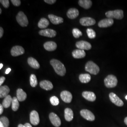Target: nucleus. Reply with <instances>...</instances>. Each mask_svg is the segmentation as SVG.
Segmentation results:
<instances>
[{
  "label": "nucleus",
  "mask_w": 127,
  "mask_h": 127,
  "mask_svg": "<svg viewBox=\"0 0 127 127\" xmlns=\"http://www.w3.org/2000/svg\"><path fill=\"white\" fill-rule=\"evenodd\" d=\"M11 2L15 6H19L21 4V1L20 0H11Z\"/></svg>",
  "instance_id": "nucleus-37"
},
{
  "label": "nucleus",
  "mask_w": 127,
  "mask_h": 127,
  "mask_svg": "<svg viewBox=\"0 0 127 127\" xmlns=\"http://www.w3.org/2000/svg\"><path fill=\"white\" fill-rule=\"evenodd\" d=\"M17 96L19 101L22 102L26 99L27 95L21 89H18L17 91Z\"/></svg>",
  "instance_id": "nucleus-22"
},
{
  "label": "nucleus",
  "mask_w": 127,
  "mask_h": 127,
  "mask_svg": "<svg viewBox=\"0 0 127 127\" xmlns=\"http://www.w3.org/2000/svg\"><path fill=\"white\" fill-rule=\"evenodd\" d=\"M50 102L51 104L54 106H57L59 105V98L56 96H52L50 97Z\"/></svg>",
  "instance_id": "nucleus-35"
},
{
  "label": "nucleus",
  "mask_w": 127,
  "mask_h": 127,
  "mask_svg": "<svg viewBox=\"0 0 127 127\" xmlns=\"http://www.w3.org/2000/svg\"><path fill=\"white\" fill-rule=\"evenodd\" d=\"M3 67V64L2 63L0 64V69H1Z\"/></svg>",
  "instance_id": "nucleus-46"
},
{
  "label": "nucleus",
  "mask_w": 127,
  "mask_h": 127,
  "mask_svg": "<svg viewBox=\"0 0 127 127\" xmlns=\"http://www.w3.org/2000/svg\"><path fill=\"white\" fill-rule=\"evenodd\" d=\"M27 62L28 64L34 69H38L40 68V64L38 63V62L37 61L36 59L32 57H30L27 59Z\"/></svg>",
  "instance_id": "nucleus-24"
},
{
  "label": "nucleus",
  "mask_w": 127,
  "mask_h": 127,
  "mask_svg": "<svg viewBox=\"0 0 127 127\" xmlns=\"http://www.w3.org/2000/svg\"><path fill=\"white\" fill-rule=\"evenodd\" d=\"M48 18L50 19L51 22L54 25H59L63 23L64 19L60 17H58L53 14H49L48 15Z\"/></svg>",
  "instance_id": "nucleus-17"
},
{
  "label": "nucleus",
  "mask_w": 127,
  "mask_h": 127,
  "mask_svg": "<svg viewBox=\"0 0 127 127\" xmlns=\"http://www.w3.org/2000/svg\"><path fill=\"white\" fill-rule=\"evenodd\" d=\"M0 122L1 123L4 127H9V121L8 118L5 116H2L0 118Z\"/></svg>",
  "instance_id": "nucleus-33"
},
{
  "label": "nucleus",
  "mask_w": 127,
  "mask_h": 127,
  "mask_svg": "<svg viewBox=\"0 0 127 127\" xmlns=\"http://www.w3.org/2000/svg\"><path fill=\"white\" fill-rule=\"evenodd\" d=\"M72 32L73 36L75 38H78L82 35V32L78 28H73Z\"/></svg>",
  "instance_id": "nucleus-34"
},
{
  "label": "nucleus",
  "mask_w": 127,
  "mask_h": 127,
  "mask_svg": "<svg viewBox=\"0 0 127 127\" xmlns=\"http://www.w3.org/2000/svg\"><path fill=\"white\" fill-rule=\"evenodd\" d=\"M73 57L74 59H80L84 58L86 56V53L85 51L82 50H75L72 52Z\"/></svg>",
  "instance_id": "nucleus-20"
},
{
  "label": "nucleus",
  "mask_w": 127,
  "mask_h": 127,
  "mask_svg": "<svg viewBox=\"0 0 127 127\" xmlns=\"http://www.w3.org/2000/svg\"><path fill=\"white\" fill-rule=\"evenodd\" d=\"M124 123H125L126 125H127V117L124 119Z\"/></svg>",
  "instance_id": "nucleus-44"
},
{
  "label": "nucleus",
  "mask_w": 127,
  "mask_h": 127,
  "mask_svg": "<svg viewBox=\"0 0 127 127\" xmlns=\"http://www.w3.org/2000/svg\"><path fill=\"white\" fill-rule=\"evenodd\" d=\"M0 127H4L3 126V125H2V124L0 123Z\"/></svg>",
  "instance_id": "nucleus-47"
},
{
  "label": "nucleus",
  "mask_w": 127,
  "mask_h": 127,
  "mask_svg": "<svg viewBox=\"0 0 127 127\" xmlns=\"http://www.w3.org/2000/svg\"><path fill=\"white\" fill-rule=\"evenodd\" d=\"M18 127H25V126L23 125V124H20L18 125Z\"/></svg>",
  "instance_id": "nucleus-45"
},
{
  "label": "nucleus",
  "mask_w": 127,
  "mask_h": 127,
  "mask_svg": "<svg viewBox=\"0 0 127 127\" xmlns=\"http://www.w3.org/2000/svg\"><path fill=\"white\" fill-rule=\"evenodd\" d=\"M0 3L3 5L5 8H9V0H1Z\"/></svg>",
  "instance_id": "nucleus-36"
},
{
  "label": "nucleus",
  "mask_w": 127,
  "mask_h": 127,
  "mask_svg": "<svg viewBox=\"0 0 127 127\" xmlns=\"http://www.w3.org/2000/svg\"><path fill=\"white\" fill-rule=\"evenodd\" d=\"M10 91L9 87L6 85L0 86V97L3 98L8 95V94Z\"/></svg>",
  "instance_id": "nucleus-26"
},
{
  "label": "nucleus",
  "mask_w": 127,
  "mask_h": 127,
  "mask_svg": "<svg viewBox=\"0 0 127 127\" xmlns=\"http://www.w3.org/2000/svg\"><path fill=\"white\" fill-rule=\"evenodd\" d=\"M12 98L11 96L10 95H8L7 96H6L3 100L2 105L4 107V108H9L10 104H12Z\"/></svg>",
  "instance_id": "nucleus-28"
},
{
  "label": "nucleus",
  "mask_w": 127,
  "mask_h": 127,
  "mask_svg": "<svg viewBox=\"0 0 127 127\" xmlns=\"http://www.w3.org/2000/svg\"><path fill=\"white\" fill-rule=\"evenodd\" d=\"M40 86L42 89L46 91L51 90L53 88L52 83L50 81L47 80L41 81L40 82Z\"/></svg>",
  "instance_id": "nucleus-19"
},
{
  "label": "nucleus",
  "mask_w": 127,
  "mask_h": 127,
  "mask_svg": "<svg viewBox=\"0 0 127 127\" xmlns=\"http://www.w3.org/2000/svg\"><path fill=\"white\" fill-rule=\"evenodd\" d=\"M1 13V9H0V14Z\"/></svg>",
  "instance_id": "nucleus-48"
},
{
  "label": "nucleus",
  "mask_w": 127,
  "mask_h": 127,
  "mask_svg": "<svg viewBox=\"0 0 127 127\" xmlns=\"http://www.w3.org/2000/svg\"><path fill=\"white\" fill-rule=\"evenodd\" d=\"M114 23V20L111 18H104L98 23V26L100 28H106L112 26Z\"/></svg>",
  "instance_id": "nucleus-15"
},
{
  "label": "nucleus",
  "mask_w": 127,
  "mask_h": 127,
  "mask_svg": "<svg viewBox=\"0 0 127 127\" xmlns=\"http://www.w3.org/2000/svg\"><path fill=\"white\" fill-rule=\"evenodd\" d=\"M79 5L85 9H90L92 5V2L91 0H80L78 1Z\"/></svg>",
  "instance_id": "nucleus-23"
},
{
  "label": "nucleus",
  "mask_w": 127,
  "mask_h": 127,
  "mask_svg": "<svg viewBox=\"0 0 127 127\" xmlns=\"http://www.w3.org/2000/svg\"><path fill=\"white\" fill-rule=\"evenodd\" d=\"M109 98L110 101L114 104L118 106H123L124 103L117 95L113 92H111L109 94Z\"/></svg>",
  "instance_id": "nucleus-7"
},
{
  "label": "nucleus",
  "mask_w": 127,
  "mask_h": 127,
  "mask_svg": "<svg viewBox=\"0 0 127 127\" xmlns=\"http://www.w3.org/2000/svg\"><path fill=\"white\" fill-rule=\"evenodd\" d=\"M105 16L107 18H115L117 19H122L123 18V11L122 9H116L114 10H110L105 13Z\"/></svg>",
  "instance_id": "nucleus-4"
},
{
  "label": "nucleus",
  "mask_w": 127,
  "mask_h": 127,
  "mask_svg": "<svg viewBox=\"0 0 127 127\" xmlns=\"http://www.w3.org/2000/svg\"><path fill=\"white\" fill-rule=\"evenodd\" d=\"M50 24L48 20L46 18H41L38 24V26L40 28H46Z\"/></svg>",
  "instance_id": "nucleus-29"
},
{
  "label": "nucleus",
  "mask_w": 127,
  "mask_h": 127,
  "mask_svg": "<svg viewBox=\"0 0 127 127\" xmlns=\"http://www.w3.org/2000/svg\"><path fill=\"white\" fill-rule=\"evenodd\" d=\"M64 118L66 121L70 122L73 120V113L72 110L69 108H66L64 110Z\"/></svg>",
  "instance_id": "nucleus-25"
},
{
  "label": "nucleus",
  "mask_w": 127,
  "mask_h": 127,
  "mask_svg": "<svg viewBox=\"0 0 127 127\" xmlns=\"http://www.w3.org/2000/svg\"><path fill=\"white\" fill-rule=\"evenodd\" d=\"M80 114L82 117L89 121H94L95 117L94 114L87 109H82L80 111Z\"/></svg>",
  "instance_id": "nucleus-6"
},
{
  "label": "nucleus",
  "mask_w": 127,
  "mask_h": 127,
  "mask_svg": "<svg viewBox=\"0 0 127 127\" xmlns=\"http://www.w3.org/2000/svg\"><path fill=\"white\" fill-rule=\"evenodd\" d=\"M76 47L79 50H90L91 49L92 46L89 42L85 41H77L76 43Z\"/></svg>",
  "instance_id": "nucleus-8"
},
{
  "label": "nucleus",
  "mask_w": 127,
  "mask_h": 127,
  "mask_svg": "<svg viewBox=\"0 0 127 127\" xmlns=\"http://www.w3.org/2000/svg\"><path fill=\"white\" fill-rule=\"evenodd\" d=\"M44 2H45L46 3L50 4H54L56 2V0H44Z\"/></svg>",
  "instance_id": "nucleus-38"
},
{
  "label": "nucleus",
  "mask_w": 127,
  "mask_h": 127,
  "mask_svg": "<svg viewBox=\"0 0 127 127\" xmlns=\"http://www.w3.org/2000/svg\"><path fill=\"white\" fill-rule=\"evenodd\" d=\"M66 15L68 18L73 19L76 18L79 16V12L77 9L71 8L67 11Z\"/></svg>",
  "instance_id": "nucleus-21"
},
{
  "label": "nucleus",
  "mask_w": 127,
  "mask_h": 127,
  "mask_svg": "<svg viewBox=\"0 0 127 127\" xmlns=\"http://www.w3.org/2000/svg\"><path fill=\"white\" fill-rule=\"evenodd\" d=\"M3 29L2 27H0V38H1L2 36H3Z\"/></svg>",
  "instance_id": "nucleus-40"
},
{
  "label": "nucleus",
  "mask_w": 127,
  "mask_h": 127,
  "mask_svg": "<svg viewBox=\"0 0 127 127\" xmlns=\"http://www.w3.org/2000/svg\"><path fill=\"white\" fill-rule=\"evenodd\" d=\"M80 23L83 26L88 27L94 25L95 20L94 18L90 17H83L80 19Z\"/></svg>",
  "instance_id": "nucleus-9"
},
{
  "label": "nucleus",
  "mask_w": 127,
  "mask_h": 127,
  "mask_svg": "<svg viewBox=\"0 0 127 127\" xmlns=\"http://www.w3.org/2000/svg\"><path fill=\"white\" fill-rule=\"evenodd\" d=\"M30 83L32 87H35L38 84L37 78L35 74H32L30 77Z\"/></svg>",
  "instance_id": "nucleus-31"
},
{
  "label": "nucleus",
  "mask_w": 127,
  "mask_h": 127,
  "mask_svg": "<svg viewBox=\"0 0 127 127\" xmlns=\"http://www.w3.org/2000/svg\"><path fill=\"white\" fill-rule=\"evenodd\" d=\"M40 35L43 36L53 38L56 36L57 34V32L54 30L51 29H43L41 30L39 32Z\"/></svg>",
  "instance_id": "nucleus-10"
},
{
  "label": "nucleus",
  "mask_w": 127,
  "mask_h": 127,
  "mask_svg": "<svg viewBox=\"0 0 127 127\" xmlns=\"http://www.w3.org/2000/svg\"><path fill=\"white\" fill-rule=\"evenodd\" d=\"M24 126H25V127H32L31 125L29 123H26V124H25Z\"/></svg>",
  "instance_id": "nucleus-43"
},
{
  "label": "nucleus",
  "mask_w": 127,
  "mask_h": 127,
  "mask_svg": "<svg viewBox=\"0 0 127 127\" xmlns=\"http://www.w3.org/2000/svg\"><path fill=\"white\" fill-rule=\"evenodd\" d=\"M49 118L51 123L55 127H59L61 125V120L56 114L54 113H51L49 115Z\"/></svg>",
  "instance_id": "nucleus-14"
},
{
  "label": "nucleus",
  "mask_w": 127,
  "mask_h": 127,
  "mask_svg": "<svg viewBox=\"0 0 127 127\" xmlns=\"http://www.w3.org/2000/svg\"><path fill=\"white\" fill-rule=\"evenodd\" d=\"M125 98H126V99L127 100V95L126 96V97H125Z\"/></svg>",
  "instance_id": "nucleus-49"
},
{
  "label": "nucleus",
  "mask_w": 127,
  "mask_h": 127,
  "mask_svg": "<svg viewBox=\"0 0 127 127\" xmlns=\"http://www.w3.org/2000/svg\"><path fill=\"white\" fill-rule=\"evenodd\" d=\"M11 71V69L10 68H8L7 69V70L5 71V74H8V73H9V72Z\"/></svg>",
  "instance_id": "nucleus-42"
},
{
  "label": "nucleus",
  "mask_w": 127,
  "mask_h": 127,
  "mask_svg": "<svg viewBox=\"0 0 127 127\" xmlns=\"http://www.w3.org/2000/svg\"><path fill=\"white\" fill-rule=\"evenodd\" d=\"M30 122L33 125H37L40 123V118L39 114L37 112L33 110L32 111L30 114Z\"/></svg>",
  "instance_id": "nucleus-12"
},
{
  "label": "nucleus",
  "mask_w": 127,
  "mask_h": 127,
  "mask_svg": "<svg viewBox=\"0 0 127 127\" xmlns=\"http://www.w3.org/2000/svg\"><path fill=\"white\" fill-rule=\"evenodd\" d=\"M18 23L22 27H26L28 25V20L27 16L22 11H19L16 16Z\"/></svg>",
  "instance_id": "nucleus-5"
},
{
  "label": "nucleus",
  "mask_w": 127,
  "mask_h": 127,
  "mask_svg": "<svg viewBox=\"0 0 127 127\" xmlns=\"http://www.w3.org/2000/svg\"><path fill=\"white\" fill-rule=\"evenodd\" d=\"M60 97L62 100L66 103H70L71 102L73 96L72 94L68 91H64L61 92L60 94Z\"/></svg>",
  "instance_id": "nucleus-13"
},
{
  "label": "nucleus",
  "mask_w": 127,
  "mask_h": 127,
  "mask_svg": "<svg viewBox=\"0 0 127 127\" xmlns=\"http://www.w3.org/2000/svg\"><path fill=\"white\" fill-rule=\"evenodd\" d=\"M11 54L13 57H17L22 55L25 53V50L22 47L20 46H15L12 47L10 51Z\"/></svg>",
  "instance_id": "nucleus-11"
},
{
  "label": "nucleus",
  "mask_w": 127,
  "mask_h": 127,
  "mask_svg": "<svg viewBox=\"0 0 127 127\" xmlns=\"http://www.w3.org/2000/svg\"><path fill=\"white\" fill-rule=\"evenodd\" d=\"M44 48L46 50L49 51H52L55 50L57 48V45L56 42L52 41L46 42L43 45Z\"/></svg>",
  "instance_id": "nucleus-18"
},
{
  "label": "nucleus",
  "mask_w": 127,
  "mask_h": 127,
  "mask_svg": "<svg viewBox=\"0 0 127 127\" xmlns=\"http://www.w3.org/2000/svg\"><path fill=\"white\" fill-rule=\"evenodd\" d=\"M85 70L91 74L96 75L99 72L100 69L98 66L93 61H88L85 64Z\"/></svg>",
  "instance_id": "nucleus-2"
},
{
  "label": "nucleus",
  "mask_w": 127,
  "mask_h": 127,
  "mask_svg": "<svg viewBox=\"0 0 127 127\" xmlns=\"http://www.w3.org/2000/svg\"><path fill=\"white\" fill-rule=\"evenodd\" d=\"M50 64L54 68L55 72L58 75L63 76L66 73V69L63 64L59 60L52 59L50 60Z\"/></svg>",
  "instance_id": "nucleus-1"
},
{
  "label": "nucleus",
  "mask_w": 127,
  "mask_h": 127,
  "mask_svg": "<svg viewBox=\"0 0 127 127\" xmlns=\"http://www.w3.org/2000/svg\"><path fill=\"white\" fill-rule=\"evenodd\" d=\"M3 108L4 107L1 104H0V114H2L3 111Z\"/></svg>",
  "instance_id": "nucleus-41"
},
{
  "label": "nucleus",
  "mask_w": 127,
  "mask_h": 127,
  "mask_svg": "<svg viewBox=\"0 0 127 127\" xmlns=\"http://www.w3.org/2000/svg\"><path fill=\"white\" fill-rule=\"evenodd\" d=\"M5 79H6V78L4 76H2L0 78V86H1V85L4 82Z\"/></svg>",
  "instance_id": "nucleus-39"
},
{
  "label": "nucleus",
  "mask_w": 127,
  "mask_h": 127,
  "mask_svg": "<svg viewBox=\"0 0 127 127\" xmlns=\"http://www.w3.org/2000/svg\"><path fill=\"white\" fill-rule=\"evenodd\" d=\"M105 86L108 88H113L117 86L118 80L116 77L113 74H110L104 79Z\"/></svg>",
  "instance_id": "nucleus-3"
},
{
  "label": "nucleus",
  "mask_w": 127,
  "mask_h": 127,
  "mask_svg": "<svg viewBox=\"0 0 127 127\" xmlns=\"http://www.w3.org/2000/svg\"><path fill=\"white\" fill-rule=\"evenodd\" d=\"M86 32L88 36L90 39H94L96 36L95 32L91 28H88L87 29Z\"/></svg>",
  "instance_id": "nucleus-32"
},
{
  "label": "nucleus",
  "mask_w": 127,
  "mask_h": 127,
  "mask_svg": "<svg viewBox=\"0 0 127 127\" xmlns=\"http://www.w3.org/2000/svg\"><path fill=\"white\" fill-rule=\"evenodd\" d=\"M79 80L83 83H87L91 81V76L89 74L84 73L81 74L79 75Z\"/></svg>",
  "instance_id": "nucleus-27"
},
{
  "label": "nucleus",
  "mask_w": 127,
  "mask_h": 127,
  "mask_svg": "<svg viewBox=\"0 0 127 127\" xmlns=\"http://www.w3.org/2000/svg\"><path fill=\"white\" fill-rule=\"evenodd\" d=\"M12 109L13 111H17L18 110L19 104L18 102V100L16 97H13L12 100Z\"/></svg>",
  "instance_id": "nucleus-30"
},
{
  "label": "nucleus",
  "mask_w": 127,
  "mask_h": 127,
  "mask_svg": "<svg viewBox=\"0 0 127 127\" xmlns=\"http://www.w3.org/2000/svg\"><path fill=\"white\" fill-rule=\"evenodd\" d=\"M82 95L85 99L91 102H94L96 99L95 95L93 92L84 91L82 93Z\"/></svg>",
  "instance_id": "nucleus-16"
}]
</instances>
